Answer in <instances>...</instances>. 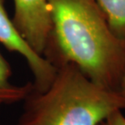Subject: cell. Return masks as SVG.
<instances>
[{
	"instance_id": "8",
	"label": "cell",
	"mask_w": 125,
	"mask_h": 125,
	"mask_svg": "<svg viewBox=\"0 0 125 125\" xmlns=\"http://www.w3.org/2000/svg\"><path fill=\"white\" fill-rule=\"evenodd\" d=\"M119 92L120 93V94L125 98V73L124 75L123 80H122L121 84H120V88H119Z\"/></svg>"
},
{
	"instance_id": "6",
	"label": "cell",
	"mask_w": 125,
	"mask_h": 125,
	"mask_svg": "<svg viewBox=\"0 0 125 125\" xmlns=\"http://www.w3.org/2000/svg\"><path fill=\"white\" fill-rule=\"evenodd\" d=\"M108 23L119 38L125 40V0H97Z\"/></svg>"
},
{
	"instance_id": "7",
	"label": "cell",
	"mask_w": 125,
	"mask_h": 125,
	"mask_svg": "<svg viewBox=\"0 0 125 125\" xmlns=\"http://www.w3.org/2000/svg\"><path fill=\"white\" fill-rule=\"evenodd\" d=\"M98 125H125V116L122 110H117L112 112Z\"/></svg>"
},
{
	"instance_id": "2",
	"label": "cell",
	"mask_w": 125,
	"mask_h": 125,
	"mask_svg": "<svg viewBox=\"0 0 125 125\" xmlns=\"http://www.w3.org/2000/svg\"><path fill=\"white\" fill-rule=\"evenodd\" d=\"M18 125H98L112 112L125 110V98L89 80L72 63L57 67L44 92L32 89Z\"/></svg>"
},
{
	"instance_id": "4",
	"label": "cell",
	"mask_w": 125,
	"mask_h": 125,
	"mask_svg": "<svg viewBox=\"0 0 125 125\" xmlns=\"http://www.w3.org/2000/svg\"><path fill=\"white\" fill-rule=\"evenodd\" d=\"M12 22L16 30L35 52L43 56L51 32L47 0H13Z\"/></svg>"
},
{
	"instance_id": "1",
	"label": "cell",
	"mask_w": 125,
	"mask_h": 125,
	"mask_svg": "<svg viewBox=\"0 0 125 125\" xmlns=\"http://www.w3.org/2000/svg\"><path fill=\"white\" fill-rule=\"evenodd\" d=\"M51 32L43 57L72 63L89 80L118 91L125 73V40L112 31L97 0H47Z\"/></svg>"
},
{
	"instance_id": "3",
	"label": "cell",
	"mask_w": 125,
	"mask_h": 125,
	"mask_svg": "<svg viewBox=\"0 0 125 125\" xmlns=\"http://www.w3.org/2000/svg\"><path fill=\"white\" fill-rule=\"evenodd\" d=\"M0 43L8 51L21 54L25 59L33 75V90L44 92L53 82L57 68L46 58L35 52L22 38L5 8L4 0H0Z\"/></svg>"
},
{
	"instance_id": "5",
	"label": "cell",
	"mask_w": 125,
	"mask_h": 125,
	"mask_svg": "<svg viewBox=\"0 0 125 125\" xmlns=\"http://www.w3.org/2000/svg\"><path fill=\"white\" fill-rule=\"evenodd\" d=\"M11 69L0 52V106L24 101L33 89L32 83L17 85L11 82Z\"/></svg>"
}]
</instances>
